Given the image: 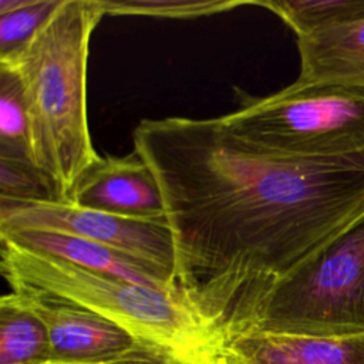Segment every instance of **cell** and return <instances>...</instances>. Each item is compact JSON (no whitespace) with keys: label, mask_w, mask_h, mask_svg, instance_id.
Returning <instances> with one entry per match:
<instances>
[{"label":"cell","mask_w":364,"mask_h":364,"mask_svg":"<svg viewBox=\"0 0 364 364\" xmlns=\"http://www.w3.org/2000/svg\"><path fill=\"white\" fill-rule=\"evenodd\" d=\"M132 144L162 195L175 294L222 338L364 213V152L286 156L220 117L142 119Z\"/></svg>","instance_id":"6da1fadb"},{"label":"cell","mask_w":364,"mask_h":364,"mask_svg":"<svg viewBox=\"0 0 364 364\" xmlns=\"http://www.w3.org/2000/svg\"><path fill=\"white\" fill-rule=\"evenodd\" d=\"M104 16L98 0H61L20 53L0 60L20 80L33 164L53 200L70 203L80 179L102 158L90 132L87 65L92 31Z\"/></svg>","instance_id":"7a4b0ae2"},{"label":"cell","mask_w":364,"mask_h":364,"mask_svg":"<svg viewBox=\"0 0 364 364\" xmlns=\"http://www.w3.org/2000/svg\"><path fill=\"white\" fill-rule=\"evenodd\" d=\"M0 240L1 273L10 289L31 287L73 301L191 364L220 355L222 337L178 297Z\"/></svg>","instance_id":"3957f363"},{"label":"cell","mask_w":364,"mask_h":364,"mask_svg":"<svg viewBox=\"0 0 364 364\" xmlns=\"http://www.w3.org/2000/svg\"><path fill=\"white\" fill-rule=\"evenodd\" d=\"M245 330L309 337L364 334V213L273 286L225 336Z\"/></svg>","instance_id":"277c9868"},{"label":"cell","mask_w":364,"mask_h":364,"mask_svg":"<svg viewBox=\"0 0 364 364\" xmlns=\"http://www.w3.org/2000/svg\"><path fill=\"white\" fill-rule=\"evenodd\" d=\"M235 135L269 152L336 158L364 152V87L294 81L220 117Z\"/></svg>","instance_id":"5b68a950"},{"label":"cell","mask_w":364,"mask_h":364,"mask_svg":"<svg viewBox=\"0 0 364 364\" xmlns=\"http://www.w3.org/2000/svg\"><path fill=\"white\" fill-rule=\"evenodd\" d=\"M11 229L55 230L94 240L152 267L173 287L175 247L166 218H131L51 199H0V230Z\"/></svg>","instance_id":"8992f818"},{"label":"cell","mask_w":364,"mask_h":364,"mask_svg":"<svg viewBox=\"0 0 364 364\" xmlns=\"http://www.w3.org/2000/svg\"><path fill=\"white\" fill-rule=\"evenodd\" d=\"M9 294L44 324L51 344V363H101L141 341L101 314L46 291L16 286Z\"/></svg>","instance_id":"52a82bcc"},{"label":"cell","mask_w":364,"mask_h":364,"mask_svg":"<svg viewBox=\"0 0 364 364\" xmlns=\"http://www.w3.org/2000/svg\"><path fill=\"white\" fill-rule=\"evenodd\" d=\"M70 203L131 218H165L159 186L134 151L125 156H102L80 179Z\"/></svg>","instance_id":"ba28073f"},{"label":"cell","mask_w":364,"mask_h":364,"mask_svg":"<svg viewBox=\"0 0 364 364\" xmlns=\"http://www.w3.org/2000/svg\"><path fill=\"white\" fill-rule=\"evenodd\" d=\"M229 364H364V334L309 337L245 330L223 337Z\"/></svg>","instance_id":"9c48e42d"},{"label":"cell","mask_w":364,"mask_h":364,"mask_svg":"<svg viewBox=\"0 0 364 364\" xmlns=\"http://www.w3.org/2000/svg\"><path fill=\"white\" fill-rule=\"evenodd\" d=\"M0 239L10 240L34 252L63 259L88 270L109 274L175 296L173 287L161 273L94 240L71 233L41 229L0 230Z\"/></svg>","instance_id":"30bf717a"},{"label":"cell","mask_w":364,"mask_h":364,"mask_svg":"<svg viewBox=\"0 0 364 364\" xmlns=\"http://www.w3.org/2000/svg\"><path fill=\"white\" fill-rule=\"evenodd\" d=\"M300 82L364 87V17L297 37Z\"/></svg>","instance_id":"8fae6325"},{"label":"cell","mask_w":364,"mask_h":364,"mask_svg":"<svg viewBox=\"0 0 364 364\" xmlns=\"http://www.w3.org/2000/svg\"><path fill=\"white\" fill-rule=\"evenodd\" d=\"M51 344L44 324L10 294L0 300V364H50Z\"/></svg>","instance_id":"7c38bea8"},{"label":"cell","mask_w":364,"mask_h":364,"mask_svg":"<svg viewBox=\"0 0 364 364\" xmlns=\"http://www.w3.org/2000/svg\"><path fill=\"white\" fill-rule=\"evenodd\" d=\"M279 16L297 37L364 17V0H256Z\"/></svg>","instance_id":"4fadbf2b"},{"label":"cell","mask_w":364,"mask_h":364,"mask_svg":"<svg viewBox=\"0 0 364 364\" xmlns=\"http://www.w3.org/2000/svg\"><path fill=\"white\" fill-rule=\"evenodd\" d=\"M105 16L189 20L256 6V0H98Z\"/></svg>","instance_id":"5bb4252c"},{"label":"cell","mask_w":364,"mask_h":364,"mask_svg":"<svg viewBox=\"0 0 364 364\" xmlns=\"http://www.w3.org/2000/svg\"><path fill=\"white\" fill-rule=\"evenodd\" d=\"M0 154L33 162L30 121L23 88L16 73L6 67H0Z\"/></svg>","instance_id":"9a60e30c"},{"label":"cell","mask_w":364,"mask_h":364,"mask_svg":"<svg viewBox=\"0 0 364 364\" xmlns=\"http://www.w3.org/2000/svg\"><path fill=\"white\" fill-rule=\"evenodd\" d=\"M60 3L61 0H24L18 9L0 14V60L20 53Z\"/></svg>","instance_id":"2e32d148"},{"label":"cell","mask_w":364,"mask_h":364,"mask_svg":"<svg viewBox=\"0 0 364 364\" xmlns=\"http://www.w3.org/2000/svg\"><path fill=\"white\" fill-rule=\"evenodd\" d=\"M0 199H51L47 181L33 162L0 154Z\"/></svg>","instance_id":"e0dca14e"},{"label":"cell","mask_w":364,"mask_h":364,"mask_svg":"<svg viewBox=\"0 0 364 364\" xmlns=\"http://www.w3.org/2000/svg\"><path fill=\"white\" fill-rule=\"evenodd\" d=\"M58 364V363H50ZM94 364H191L179 354L146 341H139L125 353Z\"/></svg>","instance_id":"ac0fdd59"},{"label":"cell","mask_w":364,"mask_h":364,"mask_svg":"<svg viewBox=\"0 0 364 364\" xmlns=\"http://www.w3.org/2000/svg\"><path fill=\"white\" fill-rule=\"evenodd\" d=\"M205 364H229L223 357H222V354L220 355H218L216 358H213V360H210V361H208V363H205Z\"/></svg>","instance_id":"d6986e66"}]
</instances>
